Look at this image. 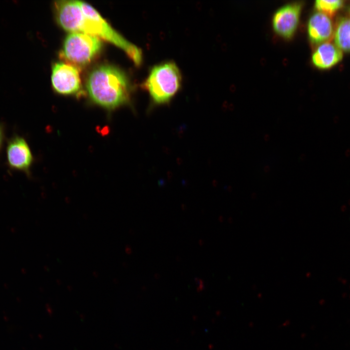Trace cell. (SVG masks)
<instances>
[{
  "label": "cell",
  "instance_id": "1",
  "mask_svg": "<svg viewBox=\"0 0 350 350\" xmlns=\"http://www.w3.org/2000/svg\"><path fill=\"white\" fill-rule=\"evenodd\" d=\"M57 20L66 31L83 33L108 41L123 51L136 66L141 64L140 49L115 31L90 4L67 0L59 8Z\"/></svg>",
  "mask_w": 350,
  "mask_h": 350
},
{
  "label": "cell",
  "instance_id": "2",
  "mask_svg": "<svg viewBox=\"0 0 350 350\" xmlns=\"http://www.w3.org/2000/svg\"><path fill=\"white\" fill-rule=\"evenodd\" d=\"M87 89L92 101L108 109H113L129 101L130 85L123 71L105 65L94 69L87 81Z\"/></svg>",
  "mask_w": 350,
  "mask_h": 350
},
{
  "label": "cell",
  "instance_id": "3",
  "mask_svg": "<svg viewBox=\"0 0 350 350\" xmlns=\"http://www.w3.org/2000/svg\"><path fill=\"white\" fill-rule=\"evenodd\" d=\"M182 77L177 65L173 62L162 63L153 67L142 86L156 105L169 102L178 91Z\"/></svg>",
  "mask_w": 350,
  "mask_h": 350
},
{
  "label": "cell",
  "instance_id": "4",
  "mask_svg": "<svg viewBox=\"0 0 350 350\" xmlns=\"http://www.w3.org/2000/svg\"><path fill=\"white\" fill-rule=\"evenodd\" d=\"M99 38L83 33H70L63 44L61 55L72 65H84L100 52Z\"/></svg>",
  "mask_w": 350,
  "mask_h": 350
},
{
  "label": "cell",
  "instance_id": "5",
  "mask_svg": "<svg viewBox=\"0 0 350 350\" xmlns=\"http://www.w3.org/2000/svg\"><path fill=\"white\" fill-rule=\"evenodd\" d=\"M51 80L53 88L60 94H74L81 88L79 70L70 63H55L52 67Z\"/></svg>",
  "mask_w": 350,
  "mask_h": 350
},
{
  "label": "cell",
  "instance_id": "6",
  "mask_svg": "<svg viewBox=\"0 0 350 350\" xmlns=\"http://www.w3.org/2000/svg\"><path fill=\"white\" fill-rule=\"evenodd\" d=\"M302 3L295 2L279 8L272 18L274 31L284 38H290L295 34L299 23Z\"/></svg>",
  "mask_w": 350,
  "mask_h": 350
},
{
  "label": "cell",
  "instance_id": "7",
  "mask_svg": "<svg viewBox=\"0 0 350 350\" xmlns=\"http://www.w3.org/2000/svg\"><path fill=\"white\" fill-rule=\"evenodd\" d=\"M6 154L10 168L26 174L29 173L34 158L30 147L24 138L17 135L13 136L8 142Z\"/></svg>",
  "mask_w": 350,
  "mask_h": 350
},
{
  "label": "cell",
  "instance_id": "8",
  "mask_svg": "<svg viewBox=\"0 0 350 350\" xmlns=\"http://www.w3.org/2000/svg\"><path fill=\"white\" fill-rule=\"evenodd\" d=\"M307 32L309 39L314 44L326 42L333 34V27L330 18L324 13L317 12L309 19Z\"/></svg>",
  "mask_w": 350,
  "mask_h": 350
},
{
  "label": "cell",
  "instance_id": "9",
  "mask_svg": "<svg viewBox=\"0 0 350 350\" xmlns=\"http://www.w3.org/2000/svg\"><path fill=\"white\" fill-rule=\"evenodd\" d=\"M342 51L330 42L321 44L312 56L314 65L320 69H327L336 65L342 58Z\"/></svg>",
  "mask_w": 350,
  "mask_h": 350
},
{
  "label": "cell",
  "instance_id": "10",
  "mask_svg": "<svg viewBox=\"0 0 350 350\" xmlns=\"http://www.w3.org/2000/svg\"><path fill=\"white\" fill-rule=\"evenodd\" d=\"M336 46L344 52H350V18H342L338 21L335 34Z\"/></svg>",
  "mask_w": 350,
  "mask_h": 350
},
{
  "label": "cell",
  "instance_id": "11",
  "mask_svg": "<svg viewBox=\"0 0 350 350\" xmlns=\"http://www.w3.org/2000/svg\"><path fill=\"white\" fill-rule=\"evenodd\" d=\"M344 1L317 0L315 1V6L319 12L329 16H333L344 5Z\"/></svg>",
  "mask_w": 350,
  "mask_h": 350
},
{
  "label": "cell",
  "instance_id": "12",
  "mask_svg": "<svg viewBox=\"0 0 350 350\" xmlns=\"http://www.w3.org/2000/svg\"><path fill=\"white\" fill-rule=\"evenodd\" d=\"M5 139V128L4 125L0 123V152L3 147Z\"/></svg>",
  "mask_w": 350,
  "mask_h": 350
},
{
  "label": "cell",
  "instance_id": "13",
  "mask_svg": "<svg viewBox=\"0 0 350 350\" xmlns=\"http://www.w3.org/2000/svg\"><path fill=\"white\" fill-rule=\"evenodd\" d=\"M1 24L5 27H7L9 25L8 21L7 19L4 18H2L1 19Z\"/></svg>",
  "mask_w": 350,
  "mask_h": 350
},
{
  "label": "cell",
  "instance_id": "14",
  "mask_svg": "<svg viewBox=\"0 0 350 350\" xmlns=\"http://www.w3.org/2000/svg\"><path fill=\"white\" fill-rule=\"evenodd\" d=\"M269 138H270V137L268 134L265 135V136L264 137V140L265 141H268L269 140Z\"/></svg>",
  "mask_w": 350,
  "mask_h": 350
},
{
  "label": "cell",
  "instance_id": "15",
  "mask_svg": "<svg viewBox=\"0 0 350 350\" xmlns=\"http://www.w3.org/2000/svg\"><path fill=\"white\" fill-rule=\"evenodd\" d=\"M15 4L17 5V6H19L20 1L18 0H13L12 1Z\"/></svg>",
  "mask_w": 350,
  "mask_h": 350
},
{
  "label": "cell",
  "instance_id": "16",
  "mask_svg": "<svg viewBox=\"0 0 350 350\" xmlns=\"http://www.w3.org/2000/svg\"><path fill=\"white\" fill-rule=\"evenodd\" d=\"M269 169H270L269 166H265V167L264 168V171L265 173H268L269 171Z\"/></svg>",
  "mask_w": 350,
  "mask_h": 350
}]
</instances>
